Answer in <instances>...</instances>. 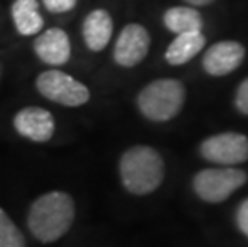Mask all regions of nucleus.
I'll list each match as a JSON object with an SVG mask.
<instances>
[{"mask_svg": "<svg viewBox=\"0 0 248 247\" xmlns=\"http://www.w3.org/2000/svg\"><path fill=\"white\" fill-rule=\"evenodd\" d=\"M235 108L242 114L248 115V79L240 83L239 90L235 93Z\"/></svg>", "mask_w": 248, "mask_h": 247, "instance_id": "nucleus-18", "label": "nucleus"}, {"mask_svg": "<svg viewBox=\"0 0 248 247\" xmlns=\"http://www.w3.org/2000/svg\"><path fill=\"white\" fill-rule=\"evenodd\" d=\"M163 24L168 31L178 34L192 33V31H202L203 19L195 8L191 7H173L167 10L163 15Z\"/></svg>", "mask_w": 248, "mask_h": 247, "instance_id": "nucleus-14", "label": "nucleus"}, {"mask_svg": "<svg viewBox=\"0 0 248 247\" xmlns=\"http://www.w3.org/2000/svg\"><path fill=\"white\" fill-rule=\"evenodd\" d=\"M119 170L124 188L136 196L155 191L165 177L162 156L154 148L144 145L126 149L120 157Z\"/></svg>", "mask_w": 248, "mask_h": 247, "instance_id": "nucleus-2", "label": "nucleus"}, {"mask_svg": "<svg viewBox=\"0 0 248 247\" xmlns=\"http://www.w3.org/2000/svg\"><path fill=\"white\" fill-rule=\"evenodd\" d=\"M247 183V173L240 169H203L192 180L195 194L205 202L219 204L226 201L234 191Z\"/></svg>", "mask_w": 248, "mask_h": 247, "instance_id": "nucleus-4", "label": "nucleus"}, {"mask_svg": "<svg viewBox=\"0 0 248 247\" xmlns=\"http://www.w3.org/2000/svg\"><path fill=\"white\" fill-rule=\"evenodd\" d=\"M0 247H26L24 234L0 207Z\"/></svg>", "mask_w": 248, "mask_h": 247, "instance_id": "nucleus-15", "label": "nucleus"}, {"mask_svg": "<svg viewBox=\"0 0 248 247\" xmlns=\"http://www.w3.org/2000/svg\"><path fill=\"white\" fill-rule=\"evenodd\" d=\"M76 218V204L71 194L50 191L32 202L28 214V227L32 236L44 244L56 243L71 230Z\"/></svg>", "mask_w": 248, "mask_h": 247, "instance_id": "nucleus-1", "label": "nucleus"}, {"mask_svg": "<svg viewBox=\"0 0 248 247\" xmlns=\"http://www.w3.org/2000/svg\"><path fill=\"white\" fill-rule=\"evenodd\" d=\"M186 90L176 79H159L146 85L138 95L141 114L154 122H167L183 109Z\"/></svg>", "mask_w": 248, "mask_h": 247, "instance_id": "nucleus-3", "label": "nucleus"}, {"mask_svg": "<svg viewBox=\"0 0 248 247\" xmlns=\"http://www.w3.org/2000/svg\"><path fill=\"white\" fill-rule=\"evenodd\" d=\"M186 2H189L191 5H195V7H203V5L212 3L213 0H186Z\"/></svg>", "mask_w": 248, "mask_h": 247, "instance_id": "nucleus-19", "label": "nucleus"}, {"mask_svg": "<svg viewBox=\"0 0 248 247\" xmlns=\"http://www.w3.org/2000/svg\"><path fill=\"white\" fill-rule=\"evenodd\" d=\"M203 47H205V37L202 31L178 34V37L168 45V49L165 51V60L173 66L186 65L200 50H203Z\"/></svg>", "mask_w": 248, "mask_h": 247, "instance_id": "nucleus-12", "label": "nucleus"}, {"mask_svg": "<svg viewBox=\"0 0 248 247\" xmlns=\"http://www.w3.org/2000/svg\"><path fill=\"white\" fill-rule=\"evenodd\" d=\"M12 16L15 28L21 35H37L44 28V18L37 0H15Z\"/></svg>", "mask_w": 248, "mask_h": 247, "instance_id": "nucleus-13", "label": "nucleus"}, {"mask_svg": "<svg viewBox=\"0 0 248 247\" xmlns=\"http://www.w3.org/2000/svg\"><path fill=\"white\" fill-rule=\"evenodd\" d=\"M35 87L42 97L62 106H82L90 99V90L80 81L74 79L67 72L51 69L37 77Z\"/></svg>", "mask_w": 248, "mask_h": 247, "instance_id": "nucleus-5", "label": "nucleus"}, {"mask_svg": "<svg viewBox=\"0 0 248 247\" xmlns=\"http://www.w3.org/2000/svg\"><path fill=\"white\" fill-rule=\"evenodd\" d=\"M34 51L45 65L61 66L71 58V40L64 31L51 28L37 35L34 42Z\"/></svg>", "mask_w": 248, "mask_h": 247, "instance_id": "nucleus-10", "label": "nucleus"}, {"mask_svg": "<svg viewBox=\"0 0 248 247\" xmlns=\"http://www.w3.org/2000/svg\"><path fill=\"white\" fill-rule=\"evenodd\" d=\"M151 45V35L141 24H126L114 47V60L122 67H133L144 60Z\"/></svg>", "mask_w": 248, "mask_h": 247, "instance_id": "nucleus-7", "label": "nucleus"}, {"mask_svg": "<svg viewBox=\"0 0 248 247\" xmlns=\"http://www.w3.org/2000/svg\"><path fill=\"white\" fill-rule=\"evenodd\" d=\"M45 8L51 13H66L77 5V0H42Z\"/></svg>", "mask_w": 248, "mask_h": 247, "instance_id": "nucleus-16", "label": "nucleus"}, {"mask_svg": "<svg viewBox=\"0 0 248 247\" xmlns=\"http://www.w3.org/2000/svg\"><path fill=\"white\" fill-rule=\"evenodd\" d=\"M200 154L213 164L237 165L248 161V138L237 132H224L203 140Z\"/></svg>", "mask_w": 248, "mask_h": 247, "instance_id": "nucleus-6", "label": "nucleus"}, {"mask_svg": "<svg viewBox=\"0 0 248 247\" xmlns=\"http://www.w3.org/2000/svg\"><path fill=\"white\" fill-rule=\"evenodd\" d=\"M235 223H237V228L240 230V233L245 234L248 238V198L245 201H242L240 206L237 207Z\"/></svg>", "mask_w": 248, "mask_h": 247, "instance_id": "nucleus-17", "label": "nucleus"}, {"mask_svg": "<svg viewBox=\"0 0 248 247\" xmlns=\"http://www.w3.org/2000/svg\"><path fill=\"white\" fill-rule=\"evenodd\" d=\"M114 23L109 12L103 8L93 10L83 19L82 35L83 42L92 51H101L108 47L110 37H112Z\"/></svg>", "mask_w": 248, "mask_h": 247, "instance_id": "nucleus-11", "label": "nucleus"}, {"mask_svg": "<svg viewBox=\"0 0 248 247\" xmlns=\"http://www.w3.org/2000/svg\"><path fill=\"white\" fill-rule=\"evenodd\" d=\"M15 130L35 143H45L55 133V119L50 111L39 106H28L16 113L13 119Z\"/></svg>", "mask_w": 248, "mask_h": 247, "instance_id": "nucleus-8", "label": "nucleus"}, {"mask_svg": "<svg viewBox=\"0 0 248 247\" xmlns=\"http://www.w3.org/2000/svg\"><path fill=\"white\" fill-rule=\"evenodd\" d=\"M245 49L239 42L224 40L210 47L203 56V69L210 76H226L240 66Z\"/></svg>", "mask_w": 248, "mask_h": 247, "instance_id": "nucleus-9", "label": "nucleus"}]
</instances>
